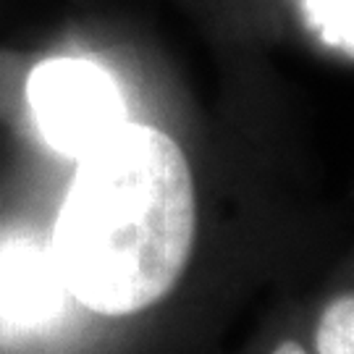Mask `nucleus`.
<instances>
[{
    "label": "nucleus",
    "mask_w": 354,
    "mask_h": 354,
    "mask_svg": "<svg viewBox=\"0 0 354 354\" xmlns=\"http://www.w3.org/2000/svg\"><path fill=\"white\" fill-rule=\"evenodd\" d=\"M64 279L53 254L29 244L0 250V323L37 328L61 310Z\"/></svg>",
    "instance_id": "3"
},
{
    "label": "nucleus",
    "mask_w": 354,
    "mask_h": 354,
    "mask_svg": "<svg viewBox=\"0 0 354 354\" xmlns=\"http://www.w3.org/2000/svg\"><path fill=\"white\" fill-rule=\"evenodd\" d=\"M315 346L317 354H354V294L333 299L320 313Z\"/></svg>",
    "instance_id": "4"
},
{
    "label": "nucleus",
    "mask_w": 354,
    "mask_h": 354,
    "mask_svg": "<svg viewBox=\"0 0 354 354\" xmlns=\"http://www.w3.org/2000/svg\"><path fill=\"white\" fill-rule=\"evenodd\" d=\"M194 228L184 150L160 129L127 124L79 160L50 254L76 302L100 315H131L174 289Z\"/></svg>",
    "instance_id": "1"
},
{
    "label": "nucleus",
    "mask_w": 354,
    "mask_h": 354,
    "mask_svg": "<svg viewBox=\"0 0 354 354\" xmlns=\"http://www.w3.org/2000/svg\"><path fill=\"white\" fill-rule=\"evenodd\" d=\"M26 97L45 142L76 160L129 124L115 79L87 58L42 61L26 82Z\"/></svg>",
    "instance_id": "2"
},
{
    "label": "nucleus",
    "mask_w": 354,
    "mask_h": 354,
    "mask_svg": "<svg viewBox=\"0 0 354 354\" xmlns=\"http://www.w3.org/2000/svg\"><path fill=\"white\" fill-rule=\"evenodd\" d=\"M273 354H304V349L297 342H281L279 346L273 349Z\"/></svg>",
    "instance_id": "5"
}]
</instances>
